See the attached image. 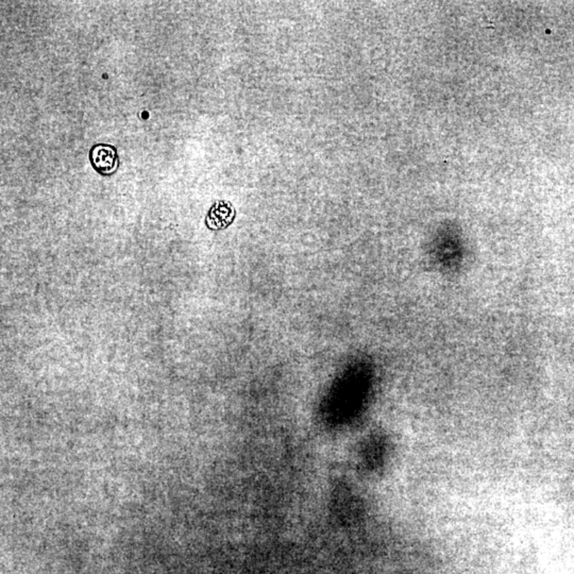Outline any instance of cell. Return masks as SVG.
I'll list each match as a JSON object with an SVG mask.
<instances>
[{
  "instance_id": "6da1fadb",
  "label": "cell",
  "mask_w": 574,
  "mask_h": 574,
  "mask_svg": "<svg viewBox=\"0 0 574 574\" xmlns=\"http://www.w3.org/2000/svg\"><path fill=\"white\" fill-rule=\"evenodd\" d=\"M89 159L94 171L104 177H111L118 171V152L110 144L99 142L94 145L90 149Z\"/></svg>"
},
{
  "instance_id": "7a4b0ae2",
  "label": "cell",
  "mask_w": 574,
  "mask_h": 574,
  "mask_svg": "<svg viewBox=\"0 0 574 574\" xmlns=\"http://www.w3.org/2000/svg\"><path fill=\"white\" fill-rule=\"evenodd\" d=\"M231 207L228 203L226 202H219L216 204H214V207H212L211 212H209V215H207V219H215V217L219 216V219H215V221H211V223H207L209 228L212 229H221V228L227 227L228 224L230 223L229 219H225L226 216H231Z\"/></svg>"
}]
</instances>
